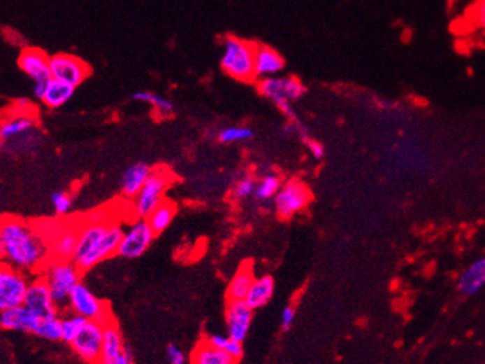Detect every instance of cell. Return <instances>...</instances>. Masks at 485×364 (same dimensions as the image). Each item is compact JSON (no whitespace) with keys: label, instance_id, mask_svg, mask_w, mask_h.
<instances>
[{"label":"cell","instance_id":"d4e9b609","mask_svg":"<svg viewBox=\"0 0 485 364\" xmlns=\"http://www.w3.org/2000/svg\"><path fill=\"white\" fill-rule=\"evenodd\" d=\"M275 291V281L273 278L269 275L257 276L256 281H254L252 287L249 288L248 295L245 298V302L248 303V307L251 309H260L263 307L268 305L270 302Z\"/></svg>","mask_w":485,"mask_h":364},{"label":"cell","instance_id":"60d3db41","mask_svg":"<svg viewBox=\"0 0 485 364\" xmlns=\"http://www.w3.org/2000/svg\"><path fill=\"white\" fill-rule=\"evenodd\" d=\"M115 364H134V358H132V353H131V349L128 346L125 348L124 354L116 360Z\"/></svg>","mask_w":485,"mask_h":364},{"label":"cell","instance_id":"f546056e","mask_svg":"<svg viewBox=\"0 0 485 364\" xmlns=\"http://www.w3.org/2000/svg\"><path fill=\"white\" fill-rule=\"evenodd\" d=\"M36 336L46 339V341H51V342L63 341V323H61L59 314L42 318Z\"/></svg>","mask_w":485,"mask_h":364},{"label":"cell","instance_id":"d6986e66","mask_svg":"<svg viewBox=\"0 0 485 364\" xmlns=\"http://www.w3.org/2000/svg\"><path fill=\"white\" fill-rule=\"evenodd\" d=\"M285 69V59L272 46L260 45L256 46V76L257 79L279 76V73Z\"/></svg>","mask_w":485,"mask_h":364},{"label":"cell","instance_id":"4fadbf2b","mask_svg":"<svg viewBox=\"0 0 485 364\" xmlns=\"http://www.w3.org/2000/svg\"><path fill=\"white\" fill-rule=\"evenodd\" d=\"M24 307H27L31 312L39 315L41 318L59 314V308L54 300L51 288L41 274L31 276Z\"/></svg>","mask_w":485,"mask_h":364},{"label":"cell","instance_id":"74e56055","mask_svg":"<svg viewBox=\"0 0 485 364\" xmlns=\"http://www.w3.org/2000/svg\"><path fill=\"white\" fill-rule=\"evenodd\" d=\"M294 320H296V309L288 305L282 309L281 312V326H282V329L284 330H288L291 326L294 324Z\"/></svg>","mask_w":485,"mask_h":364},{"label":"cell","instance_id":"f1b7e54d","mask_svg":"<svg viewBox=\"0 0 485 364\" xmlns=\"http://www.w3.org/2000/svg\"><path fill=\"white\" fill-rule=\"evenodd\" d=\"M282 186V180L276 174H266L257 180L256 190H254V200L259 202L270 201L276 197L277 190Z\"/></svg>","mask_w":485,"mask_h":364},{"label":"cell","instance_id":"3957f363","mask_svg":"<svg viewBox=\"0 0 485 364\" xmlns=\"http://www.w3.org/2000/svg\"><path fill=\"white\" fill-rule=\"evenodd\" d=\"M257 88L263 97L272 102L289 119L291 124L296 125V131L306 141L309 139L307 128L303 125L293 108V103L306 94V88L301 80L294 76L264 78L259 79Z\"/></svg>","mask_w":485,"mask_h":364},{"label":"cell","instance_id":"e575fe53","mask_svg":"<svg viewBox=\"0 0 485 364\" xmlns=\"http://www.w3.org/2000/svg\"><path fill=\"white\" fill-rule=\"evenodd\" d=\"M256 186H257L256 177L251 176V174L242 176L240 178H238V181L235 183L233 198L235 200H247V198L252 197L254 190H256Z\"/></svg>","mask_w":485,"mask_h":364},{"label":"cell","instance_id":"e0dca14e","mask_svg":"<svg viewBox=\"0 0 485 364\" xmlns=\"http://www.w3.org/2000/svg\"><path fill=\"white\" fill-rule=\"evenodd\" d=\"M152 172L153 168L147 162H134L126 167L122 178H120V193H122V197L128 201L134 200Z\"/></svg>","mask_w":485,"mask_h":364},{"label":"cell","instance_id":"7402d4cb","mask_svg":"<svg viewBox=\"0 0 485 364\" xmlns=\"http://www.w3.org/2000/svg\"><path fill=\"white\" fill-rule=\"evenodd\" d=\"M238 360L227 351L212 346L205 339L198 342L190 354V364H236Z\"/></svg>","mask_w":485,"mask_h":364},{"label":"cell","instance_id":"4316f807","mask_svg":"<svg viewBox=\"0 0 485 364\" xmlns=\"http://www.w3.org/2000/svg\"><path fill=\"white\" fill-rule=\"evenodd\" d=\"M175 213H177L175 204L171 201H168V200L162 201L150 213V216L147 217V222L150 223V226L154 230L156 235H161L164 230H166L169 227V225H171L174 220Z\"/></svg>","mask_w":485,"mask_h":364},{"label":"cell","instance_id":"ab89813d","mask_svg":"<svg viewBox=\"0 0 485 364\" xmlns=\"http://www.w3.org/2000/svg\"><path fill=\"white\" fill-rule=\"evenodd\" d=\"M475 20L477 26L485 33V0H478L475 8Z\"/></svg>","mask_w":485,"mask_h":364},{"label":"cell","instance_id":"ba28073f","mask_svg":"<svg viewBox=\"0 0 485 364\" xmlns=\"http://www.w3.org/2000/svg\"><path fill=\"white\" fill-rule=\"evenodd\" d=\"M154 237L156 234L147 218L134 217V220L124 227V237L119 244L117 256L128 260L141 258L152 246Z\"/></svg>","mask_w":485,"mask_h":364},{"label":"cell","instance_id":"83f0119b","mask_svg":"<svg viewBox=\"0 0 485 364\" xmlns=\"http://www.w3.org/2000/svg\"><path fill=\"white\" fill-rule=\"evenodd\" d=\"M132 100L150 104L159 116H168L174 112V103L171 100L152 91H137L132 94Z\"/></svg>","mask_w":485,"mask_h":364},{"label":"cell","instance_id":"8fae6325","mask_svg":"<svg viewBox=\"0 0 485 364\" xmlns=\"http://www.w3.org/2000/svg\"><path fill=\"white\" fill-rule=\"evenodd\" d=\"M104 324L101 321L88 320L83 326L82 332L73 339L70 344L73 353L80 360L88 364H99L101 351H103V339H104Z\"/></svg>","mask_w":485,"mask_h":364},{"label":"cell","instance_id":"8992f818","mask_svg":"<svg viewBox=\"0 0 485 364\" xmlns=\"http://www.w3.org/2000/svg\"><path fill=\"white\" fill-rule=\"evenodd\" d=\"M173 178V173L169 169L164 167L153 168L138 195L131 201L132 216L137 218H147L157 205L165 201V193L171 186Z\"/></svg>","mask_w":485,"mask_h":364},{"label":"cell","instance_id":"cb8c5ba5","mask_svg":"<svg viewBox=\"0 0 485 364\" xmlns=\"http://www.w3.org/2000/svg\"><path fill=\"white\" fill-rule=\"evenodd\" d=\"M34 118L30 115H21L14 113L12 116L6 118L0 124V140L3 143L9 141L12 139H18L21 136H26L34 128Z\"/></svg>","mask_w":485,"mask_h":364},{"label":"cell","instance_id":"ffe728a7","mask_svg":"<svg viewBox=\"0 0 485 364\" xmlns=\"http://www.w3.org/2000/svg\"><path fill=\"white\" fill-rule=\"evenodd\" d=\"M126 345L124 342L122 333H120L117 324L112 318L104 324V339L103 351L99 364H115L116 360L124 354Z\"/></svg>","mask_w":485,"mask_h":364},{"label":"cell","instance_id":"5bb4252c","mask_svg":"<svg viewBox=\"0 0 485 364\" xmlns=\"http://www.w3.org/2000/svg\"><path fill=\"white\" fill-rule=\"evenodd\" d=\"M252 312L245 300H229L226 307V329L230 339L244 342L252 323Z\"/></svg>","mask_w":485,"mask_h":364},{"label":"cell","instance_id":"277c9868","mask_svg":"<svg viewBox=\"0 0 485 364\" xmlns=\"http://www.w3.org/2000/svg\"><path fill=\"white\" fill-rule=\"evenodd\" d=\"M256 46L257 43L227 36L222 43L220 67L226 75L240 82H254L256 76Z\"/></svg>","mask_w":485,"mask_h":364},{"label":"cell","instance_id":"9a60e30c","mask_svg":"<svg viewBox=\"0 0 485 364\" xmlns=\"http://www.w3.org/2000/svg\"><path fill=\"white\" fill-rule=\"evenodd\" d=\"M18 67L33 82H46L51 76V57L39 48H26L18 57Z\"/></svg>","mask_w":485,"mask_h":364},{"label":"cell","instance_id":"484cf974","mask_svg":"<svg viewBox=\"0 0 485 364\" xmlns=\"http://www.w3.org/2000/svg\"><path fill=\"white\" fill-rule=\"evenodd\" d=\"M254 281H256L254 270L249 265H242L227 286V300H245Z\"/></svg>","mask_w":485,"mask_h":364},{"label":"cell","instance_id":"44dd1931","mask_svg":"<svg viewBox=\"0 0 485 364\" xmlns=\"http://www.w3.org/2000/svg\"><path fill=\"white\" fill-rule=\"evenodd\" d=\"M485 286V256L472 262L457 280V288L463 296H474Z\"/></svg>","mask_w":485,"mask_h":364},{"label":"cell","instance_id":"2e32d148","mask_svg":"<svg viewBox=\"0 0 485 364\" xmlns=\"http://www.w3.org/2000/svg\"><path fill=\"white\" fill-rule=\"evenodd\" d=\"M42 318L31 312L27 307H17L0 311V327L8 332L38 333Z\"/></svg>","mask_w":485,"mask_h":364},{"label":"cell","instance_id":"603a6c76","mask_svg":"<svg viewBox=\"0 0 485 364\" xmlns=\"http://www.w3.org/2000/svg\"><path fill=\"white\" fill-rule=\"evenodd\" d=\"M75 91L76 87H73V85L51 78L46 83V90L41 102L50 108H59L70 102L71 97L75 95Z\"/></svg>","mask_w":485,"mask_h":364},{"label":"cell","instance_id":"30bf717a","mask_svg":"<svg viewBox=\"0 0 485 364\" xmlns=\"http://www.w3.org/2000/svg\"><path fill=\"white\" fill-rule=\"evenodd\" d=\"M67 309L82 315V317H85L87 320H94V321L107 323L113 318L110 308H108L107 303L96 298L91 291V288L87 284H83L82 281L73 288L71 295L68 298Z\"/></svg>","mask_w":485,"mask_h":364},{"label":"cell","instance_id":"9c48e42d","mask_svg":"<svg viewBox=\"0 0 485 364\" xmlns=\"http://www.w3.org/2000/svg\"><path fill=\"white\" fill-rule=\"evenodd\" d=\"M312 201V193L309 188L301 180H288L282 183L273 198V205L276 214L288 220L300 211L305 210Z\"/></svg>","mask_w":485,"mask_h":364},{"label":"cell","instance_id":"4dcf8cb0","mask_svg":"<svg viewBox=\"0 0 485 364\" xmlns=\"http://www.w3.org/2000/svg\"><path fill=\"white\" fill-rule=\"evenodd\" d=\"M87 318L82 317V315L71 312L70 309H66L64 315L61 317L63 323V341L66 344H71L73 339H75L83 329V326L87 324Z\"/></svg>","mask_w":485,"mask_h":364},{"label":"cell","instance_id":"836d02e7","mask_svg":"<svg viewBox=\"0 0 485 364\" xmlns=\"http://www.w3.org/2000/svg\"><path fill=\"white\" fill-rule=\"evenodd\" d=\"M34 226H36V229H38V232L41 234V237L46 241V244H50V242L64 229L66 223L61 220H52V218H46V220L36 222Z\"/></svg>","mask_w":485,"mask_h":364},{"label":"cell","instance_id":"6da1fadb","mask_svg":"<svg viewBox=\"0 0 485 364\" xmlns=\"http://www.w3.org/2000/svg\"><path fill=\"white\" fill-rule=\"evenodd\" d=\"M0 256L5 265L30 275H39L51 260L50 247L34 223L17 216H3L0 222Z\"/></svg>","mask_w":485,"mask_h":364},{"label":"cell","instance_id":"ac0fdd59","mask_svg":"<svg viewBox=\"0 0 485 364\" xmlns=\"http://www.w3.org/2000/svg\"><path fill=\"white\" fill-rule=\"evenodd\" d=\"M79 226H76V225H66L61 232H59L50 242V244H48V247H50L51 259H55V260H73V256H75L76 248H78Z\"/></svg>","mask_w":485,"mask_h":364},{"label":"cell","instance_id":"7c38bea8","mask_svg":"<svg viewBox=\"0 0 485 364\" xmlns=\"http://www.w3.org/2000/svg\"><path fill=\"white\" fill-rule=\"evenodd\" d=\"M91 75L89 66L82 58L71 54H55L51 57V76L52 79L63 80L66 83L79 87Z\"/></svg>","mask_w":485,"mask_h":364},{"label":"cell","instance_id":"8d00e7d4","mask_svg":"<svg viewBox=\"0 0 485 364\" xmlns=\"http://www.w3.org/2000/svg\"><path fill=\"white\" fill-rule=\"evenodd\" d=\"M165 356H166V360L169 364H186V361H187V356H186L184 351L175 344H169L166 346Z\"/></svg>","mask_w":485,"mask_h":364},{"label":"cell","instance_id":"f35d334b","mask_svg":"<svg viewBox=\"0 0 485 364\" xmlns=\"http://www.w3.org/2000/svg\"><path fill=\"white\" fill-rule=\"evenodd\" d=\"M306 144H307V149L310 152V155L314 158V160H322V158L325 156V148L324 146L317 141V140H312V139H307L306 140Z\"/></svg>","mask_w":485,"mask_h":364},{"label":"cell","instance_id":"d6a6232c","mask_svg":"<svg viewBox=\"0 0 485 364\" xmlns=\"http://www.w3.org/2000/svg\"><path fill=\"white\" fill-rule=\"evenodd\" d=\"M254 137V132L248 127H226L217 134V139L223 144H232V143H239V141H247Z\"/></svg>","mask_w":485,"mask_h":364},{"label":"cell","instance_id":"1f68e13d","mask_svg":"<svg viewBox=\"0 0 485 364\" xmlns=\"http://www.w3.org/2000/svg\"><path fill=\"white\" fill-rule=\"evenodd\" d=\"M205 341L208 344H211L212 346H217L220 349L227 351L229 354H232L238 361L244 356V349H242V344L233 341V339H230L229 335H218V333H212L205 337Z\"/></svg>","mask_w":485,"mask_h":364},{"label":"cell","instance_id":"7a4b0ae2","mask_svg":"<svg viewBox=\"0 0 485 364\" xmlns=\"http://www.w3.org/2000/svg\"><path fill=\"white\" fill-rule=\"evenodd\" d=\"M124 237V226L119 223L100 220H87L79 226V241L73 262L82 272L92 270L95 265L117 254L119 244Z\"/></svg>","mask_w":485,"mask_h":364},{"label":"cell","instance_id":"d590c367","mask_svg":"<svg viewBox=\"0 0 485 364\" xmlns=\"http://www.w3.org/2000/svg\"><path fill=\"white\" fill-rule=\"evenodd\" d=\"M51 202L57 216H67L71 210V197L64 190H57L51 195Z\"/></svg>","mask_w":485,"mask_h":364},{"label":"cell","instance_id":"52a82bcc","mask_svg":"<svg viewBox=\"0 0 485 364\" xmlns=\"http://www.w3.org/2000/svg\"><path fill=\"white\" fill-rule=\"evenodd\" d=\"M31 276L9 265L0 268V311L22 307L26 302Z\"/></svg>","mask_w":485,"mask_h":364},{"label":"cell","instance_id":"5b68a950","mask_svg":"<svg viewBox=\"0 0 485 364\" xmlns=\"http://www.w3.org/2000/svg\"><path fill=\"white\" fill-rule=\"evenodd\" d=\"M82 271L73 260L51 259L42 270L41 275L51 288L54 300L59 309H67L68 298L82 280Z\"/></svg>","mask_w":485,"mask_h":364}]
</instances>
